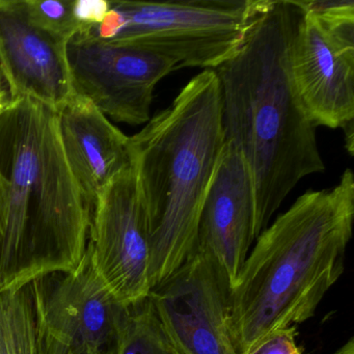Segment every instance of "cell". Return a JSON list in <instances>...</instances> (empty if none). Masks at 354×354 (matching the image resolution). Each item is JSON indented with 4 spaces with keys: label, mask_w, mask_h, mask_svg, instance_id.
Returning a JSON list of instances; mask_svg holds the SVG:
<instances>
[{
    "label": "cell",
    "mask_w": 354,
    "mask_h": 354,
    "mask_svg": "<svg viewBox=\"0 0 354 354\" xmlns=\"http://www.w3.org/2000/svg\"><path fill=\"white\" fill-rule=\"evenodd\" d=\"M32 24L63 42L80 32L74 18L73 0H21Z\"/></svg>",
    "instance_id": "2e32d148"
},
{
    "label": "cell",
    "mask_w": 354,
    "mask_h": 354,
    "mask_svg": "<svg viewBox=\"0 0 354 354\" xmlns=\"http://www.w3.org/2000/svg\"><path fill=\"white\" fill-rule=\"evenodd\" d=\"M354 221V175L308 190L256 239L230 293L229 330L242 354L275 329L312 318L345 270Z\"/></svg>",
    "instance_id": "3957f363"
},
{
    "label": "cell",
    "mask_w": 354,
    "mask_h": 354,
    "mask_svg": "<svg viewBox=\"0 0 354 354\" xmlns=\"http://www.w3.org/2000/svg\"><path fill=\"white\" fill-rule=\"evenodd\" d=\"M297 326L275 329L257 341L242 354H304L298 346Z\"/></svg>",
    "instance_id": "e0dca14e"
},
{
    "label": "cell",
    "mask_w": 354,
    "mask_h": 354,
    "mask_svg": "<svg viewBox=\"0 0 354 354\" xmlns=\"http://www.w3.org/2000/svg\"><path fill=\"white\" fill-rule=\"evenodd\" d=\"M91 218L64 154L57 111L10 100L0 115V291L75 268Z\"/></svg>",
    "instance_id": "7a4b0ae2"
},
{
    "label": "cell",
    "mask_w": 354,
    "mask_h": 354,
    "mask_svg": "<svg viewBox=\"0 0 354 354\" xmlns=\"http://www.w3.org/2000/svg\"><path fill=\"white\" fill-rule=\"evenodd\" d=\"M9 102V92H8L7 88H6L5 80H3V76L0 74V115L3 113Z\"/></svg>",
    "instance_id": "d6986e66"
},
{
    "label": "cell",
    "mask_w": 354,
    "mask_h": 354,
    "mask_svg": "<svg viewBox=\"0 0 354 354\" xmlns=\"http://www.w3.org/2000/svg\"><path fill=\"white\" fill-rule=\"evenodd\" d=\"M231 286L216 261L194 250L151 290L159 322L178 354H237L229 330Z\"/></svg>",
    "instance_id": "9c48e42d"
},
{
    "label": "cell",
    "mask_w": 354,
    "mask_h": 354,
    "mask_svg": "<svg viewBox=\"0 0 354 354\" xmlns=\"http://www.w3.org/2000/svg\"><path fill=\"white\" fill-rule=\"evenodd\" d=\"M66 160L88 208L131 167L128 140L90 101L74 94L57 111Z\"/></svg>",
    "instance_id": "4fadbf2b"
},
{
    "label": "cell",
    "mask_w": 354,
    "mask_h": 354,
    "mask_svg": "<svg viewBox=\"0 0 354 354\" xmlns=\"http://www.w3.org/2000/svg\"><path fill=\"white\" fill-rule=\"evenodd\" d=\"M270 0H113L95 38L144 47L178 68L215 70L229 61Z\"/></svg>",
    "instance_id": "5b68a950"
},
{
    "label": "cell",
    "mask_w": 354,
    "mask_h": 354,
    "mask_svg": "<svg viewBox=\"0 0 354 354\" xmlns=\"http://www.w3.org/2000/svg\"><path fill=\"white\" fill-rule=\"evenodd\" d=\"M289 45L294 93L316 127L354 124V1H297Z\"/></svg>",
    "instance_id": "8992f818"
},
{
    "label": "cell",
    "mask_w": 354,
    "mask_h": 354,
    "mask_svg": "<svg viewBox=\"0 0 354 354\" xmlns=\"http://www.w3.org/2000/svg\"><path fill=\"white\" fill-rule=\"evenodd\" d=\"M86 246L97 272L122 304L131 306L149 297L148 221L132 167L97 200Z\"/></svg>",
    "instance_id": "30bf717a"
},
{
    "label": "cell",
    "mask_w": 354,
    "mask_h": 354,
    "mask_svg": "<svg viewBox=\"0 0 354 354\" xmlns=\"http://www.w3.org/2000/svg\"><path fill=\"white\" fill-rule=\"evenodd\" d=\"M333 354H354V339L350 337L341 348L337 350Z\"/></svg>",
    "instance_id": "ffe728a7"
},
{
    "label": "cell",
    "mask_w": 354,
    "mask_h": 354,
    "mask_svg": "<svg viewBox=\"0 0 354 354\" xmlns=\"http://www.w3.org/2000/svg\"><path fill=\"white\" fill-rule=\"evenodd\" d=\"M111 3L107 0H73V14L80 32H88L91 28L102 24L109 13Z\"/></svg>",
    "instance_id": "ac0fdd59"
},
{
    "label": "cell",
    "mask_w": 354,
    "mask_h": 354,
    "mask_svg": "<svg viewBox=\"0 0 354 354\" xmlns=\"http://www.w3.org/2000/svg\"><path fill=\"white\" fill-rule=\"evenodd\" d=\"M0 354H39L30 285L0 291Z\"/></svg>",
    "instance_id": "5bb4252c"
},
{
    "label": "cell",
    "mask_w": 354,
    "mask_h": 354,
    "mask_svg": "<svg viewBox=\"0 0 354 354\" xmlns=\"http://www.w3.org/2000/svg\"><path fill=\"white\" fill-rule=\"evenodd\" d=\"M111 354H178L149 297L129 306Z\"/></svg>",
    "instance_id": "9a60e30c"
},
{
    "label": "cell",
    "mask_w": 354,
    "mask_h": 354,
    "mask_svg": "<svg viewBox=\"0 0 354 354\" xmlns=\"http://www.w3.org/2000/svg\"><path fill=\"white\" fill-rule=\"evenodd\" d=\"M300 15L297 1H270L241 48L215 69L225 142L248 163L259 237L290 192L323 173L317 127L302 109L289 72V45Z\"/></svg>",
    "instance_id": "6da1fadb"
},
{
    "label": "cell",
    "mask_w": 354,
    "mask_h": 354,
    "mask_svg": "<svg viewBox=\"0 0 354 354\" xmlns=\"http://www.w3.org/2000/svg\"><path fill=\"white\" fill-rule=\"evenodd\" d=\"M66 46L30 21L21 0H0V74L10 100L59 111L74 95Z\"/></svg>",
    "instance_id": "8fae6325"
},
{
    "label": "cell",
    "mask_w": 354,
    "mask_h": 354,
    "mask_svg": "<svg viewBox=\"0 0 354 354\" xmlns=\"http://www.w3.org/2000/svg\"><path fill=\"white\" fill-rule=\"evenodd\" d=\"M256 239L250 169L241 153L225 142L201 213L196 250L216 261L232 288Z\"/></svg>",
    "instance_id": "7c38bea8"
},
{
    "label": "cell",
    "mask_w": 354,
    "mask_h": 354,
    "mask_svg": "<svg viewBox=\"0 0 354 354\" xmlns=\"http://www.w3.org/2000/svg\"><path fill=\"white\" fill-rule=\"evenodd\" d=\"M113 352V351H111ZM111 352H109V353H99V354H111Z\"/></svg>",
    "instance_id": "44dd1931"
},
{
    "label": "cell",
    "mask_w": 354,
    "mask_h": 354,
    "mask_svg": "<svg viewBox=\"0 0 354 354\" xmlns=\"http://www.w3.org/2000/svg\"><path fill=\"white\" fill-rule=\"evenodd\" d=\"M72 88L118 123L151 119L155 88L177 64L144 47L101 40L80 32L66 46Z\"/></svg>",
    "instance_id": "ba28073f"
},
{
    "label": "cell",
    "mask_w": 354,
    "mask_h": 354,
    "mask_svg": "<svg viewBox=\"0 0 354 354\" xmlns=\"http://www.w3.org/2000/svg\"><path fill=\"white\" fill-rule=\"evenodd\" d=\"M221 86L204 70L128 140L147 215L151 290L194 254L198 221L225 148Z\"/></svg>",
    "instance_id": "277c9868"
},
{
    "label": "cell",
    "mask_w": 354,
    "mask_h": 354,
    "mask_svg": "<svg viewBox=\"0 0 354 354\" xmlns=\"http://www.w3.org/2000/svg\"><path fill=\"white\" fill-rule=\"evenodd\" d=\"M30 285L39 354L113 351L129 306L105 285L88 246L75 268L43 275Z\"/></svg>",
    "instance_id": "52a82bcc"
}]
</instances>
